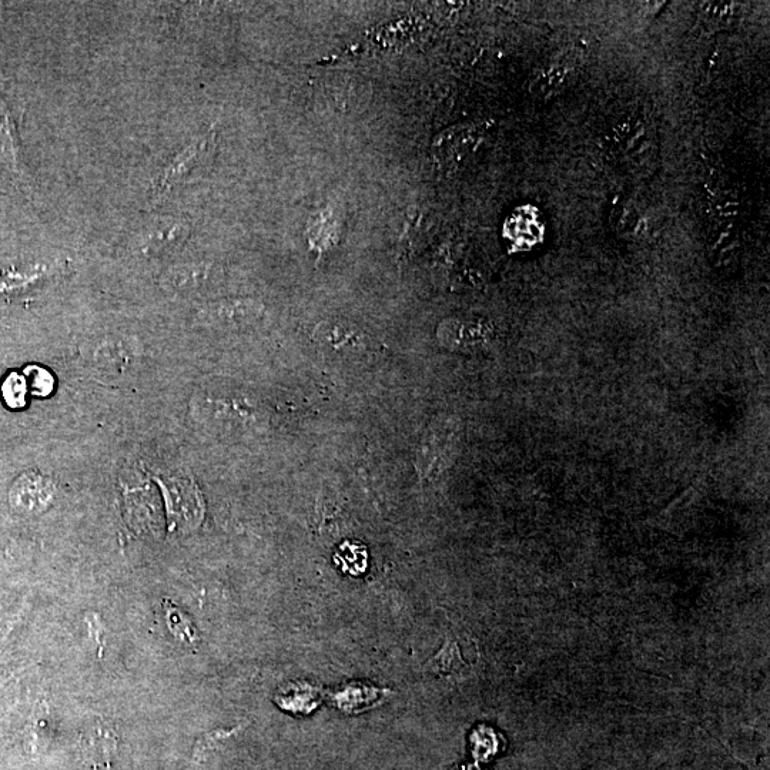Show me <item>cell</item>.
I'll return each mask as SVG.
<instances>
[{
	"instance_id": "cell-1",
	"label": "cell",
	"mask_w": 770,
	"mask_h": 770,
	"mask_svg": "<svg viewBox=\"0 0 770 770\" xmlns=\"http://www.w3.org/2000/svg\"><path fill=\"white\" fill-rule=\"evenodd\" d=\"M213 146L214 133L210 130L207 135L200 137L184 152L180 153L174 162L164 170L162 176L157 180L156 193L169 192L179 184L187 182L197 170L207 166V163L212 159Z\"/></svg>"
},
{
	"instance_id": "cell-2",
	"label": "cell",
	"mask_w": 770,
	"mask_h": 770,
	"mask_svg": "<svg viewBox=\"0 0 770 770\" xmlns=\"http://www.w3.org/2000/svg\"><path fill=\"white\" fill-rule=\"evenodd\" d=\"M55 498V485L45 475L28 472L15 481L9 501L13 511L20 515H38L48 510Z\"/></svg>"
},
{
	"instance_id": "cell-3",
	"label": "cell",
	"mask_w": 770,
	"mask_h": 770,
	"mask_svg": "<svg viewBox=\"0 0 770 770\" xmlns=\"http://www.w3.org/2000/svg\"><path fill=\"white\" fill-rule=\"evenodd\" d=\"M480 140V132L472 126H454L434 139V160L445 169H454L468 159Z\"/></svg>"
},
{
	"instance_id": "cell-4",
	"label": "cell",
	"mask_w": 770,
	"mask_h": 770,
	"mask_svg": "<svg viewBox=\"0 0 770 770\" xmlns=\"http://www.w3.org/2000/svg\"><path fill=\"white\" fill-rule=\"evenodd\" d=\"M79 745L86 763L95 769L109 768L116 755L117 738L112 729L96 725L82 733Z\"/></svg>"
},
{
	"instance_id": "cell-5",
	"label": "cell",
	"mask_w": 770,
	"mask_h": 770,
	"mask_svg": "<svg viewBox=\"0 0 770 770\" xmlns=\"http://www.w3.org/2000/svg\"><path fill=\"white\" fill-rule=\"evenodd\" d=\"M189 226L182 223L170 224L149 234L142 246V253L149 259L169 256L176 253L189 237Z\"/></svg>"
},
{
	"instance_id": "cell-6",
	"label": "cell",
	"mask_w": 770,
	"mask_h": 770,
	"mask_svg": "<svg viewBox=\"0 0 770 770\" xmlns=\"http://www.w3.org/2000/svg\"><path fill=\"white\" fill-rule=\"evenodd\" d=\"M0 140L5 142L3 145H8L9 152L15 157V133H13L12 123L9 122L8 115L3 110L2 103H0Z\"/></svg>"
}]
</instances>
